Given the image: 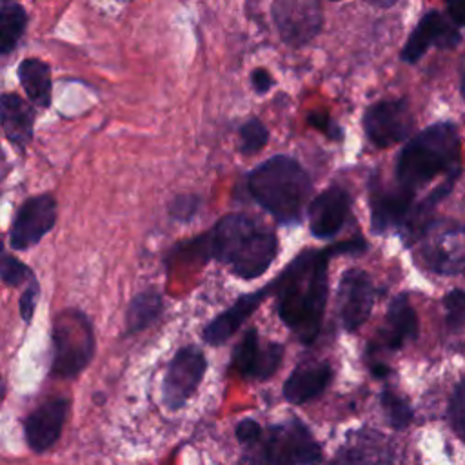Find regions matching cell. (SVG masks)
I'll return each instance as SVG.
<instances>
[{
    "instance_id": "1",
    "label": "cell",
    "mask_w": 465,
    "mask_h": 465,
    "mask_svg": "<svg viewBox=\"0 0 465 465\" xmlns=\"http://www.w3.org/2000/svg\"><path fill=\"white\" fill-rule=\"evenodd\" d=\"M356 245V242H349L322 252L303 254L280 276L283 287L280 291L278 314L302 341L311 343L322 325L327 300L329 256L340 251H354Z\"/></svg>"
},
{
    "instance_id": "2",
    "label": "cell",
    "mask_w": 465,
    "mask_h": 465,
    "mask_svg": "<svg viewBox=\"0 0 465 465\" xmlns=\"http://www.w3.org/2000/svg\"><path fill=\"white\" fill-rule=\"evenodd\" d=\"M203 242L209 254L245 280L263 274L278 251L276 236L243 214L222 218Z\"/></svg>"
},
{
    "instance_id": "3",
    "label": "cell",
    "mask_w": 465,
    "mask_h": 465,
    "mask_svg": "<svg viewBox=\"0 0 465 465\" xmlns=\"http://www.w3.org/2000/svg\"><path fill=\"white\" fill-rule=\"evenodd\" d=\"M458 162V131L452 124L440 122L418 133L403 147L396 163V178L401 187L414 193L438 174H456Z\"/></svg>"
},
{
    "instance_id": "4",
    "label": "cell",
    "mask_w": 465,
    "mask_h": 465,
    "mask_svg": "<svg viewBox=\"0 0 465 465\" xmlns=\"http://www.w3.org/2000/svg\"><path fill=\"white\" fill-rule=\"evenodd\" d=\"M254 200L280 222H298L311 194V180L303 167L289 156H274L249 176Z\"/></svg>"
},
{
    "instance_id": "5",
    "label": "cell",
    "mask_w": 465,
    "mask_h": 465,
    "mask_svg": "<svg viewBox=\"0 0 465 465\" xmlns=\"http://www.w3.org/2000/svg\"><path fill=\"white\" fill-rule=\"evenodd\" d=\"M53 378H76L94 356L93 323L80 309H64L53 320Z\"/></svg>"
},
{
    "instance_id": "6",
    "label": "cell",
    "mask_w": 465,
    "mask_h": 465,
    "mask_svg": "<svg viewBox=\"0 0 465 465\" xmlns=\"http://www.w3.org/2000/svg\"><path fill=\"white\" fill-rule=\"evenodd\" d=\"M56 200L51 194H36L22 202L9 229V245L25 251L36 245L56 223Z\"/></svg>"
},
{
    "instance_id": "7",
    "label": "cell",
    "mask_w": 465,
    "mask_h": 465,
    "mask_svg": "<svg viewBox=\"0 0 465 465\" xmlns=\"http://www.w3.org/2000/svg\"><path fill=\"white\" fill-rule=\"evenodd\" d=\"M272 20L289 45L311 42L323 24V7L320 0H274Z\"/></svg>"
},
{
    "instance_id": "8",
    "label": "cell",
    "mask_w": 465,
    "mask_h": 465,
    "mask_svg": "<svg viewBox=\"0 0 465 465\" xmlns=\"http://www.w3.org/2000/svg\"><path fill=\"white\" fill-rule=\"evenodd\" d=\"M205 356L196 347H182L165 371L162 383V398L165 407L176 411L185 405V401L198 389L205 372Z\"/></svg>"
},
{
    "instance_id": "9",
    "label": "cell",
    "mask_w": 465,
    "mask_h": 465,
    "mask_svg": "<svg viewBox=\"0 0 465 465\" xmlns=\"http://www.w3.org/2000/svg\"><path fill=\"white\" fill-rule=\"evenodd\" d=\"M365 133L378 147L403 140L414 127V116L403 100H381L371 105L363 118Z\"/></svg>"
},
{
    "instance_id": "10",
    "label": "cell",
    "mask_w": 465,
    "mask_h": 465,
    "mask_svg": "<svg viewBox=\"0 0 465 465\" xmlns=\"http://www.w3.org/2000/svg\"><path fill=\"white\" fill-rule=\"evenodd\" d=\"M320 458L318 443L300 421L271 429L263 445V460L271 463H312Z\"/></svg>"
},
{
    "instance_id": "11",
    "label": "cell",
    "mask_w": 465,
    "mask_h": 465,
    "mask_svg": "<svg viewBox=\"0 0 465 465\" xmlns=\"http://www.w3.org/2000/svg\"><path fill=\"white\" fill-rule=\"evenodd\" d=\"M71 409V400L53 396L33 409L24 420L25 443L33 452L49 450L60 438Z\"/></svg>"
},
{
    "instance_id": "12",
    "label": "cell",
    "mask_w": 465,
    "mask_h": 465,
    "mask_svg": "<svg viewBox=\"0 0 465 465\" xmlns=\"http://www.w3.org/2000/svg\"><path fill=\"white\" fill-rule=\"evenodd\" d=\"M374 289L371 278L360 271L351 269L343 274L340 283V314L347 331L360 329L372 311Z\"/></svg>"
},
{
    "instance_id": "13",
    "label": "cell",
    "mask_w": 465,
    "mask_h": 465,
    "mask_svg": "<svg viewBox=\"0 0 465 465\" xmlns=\"http://www.w3.org/2000/svg\"><path fill=\"white\" fill-rule=\"evenodd\" d=\"M460 42V35L450 22H447L438 11L425 13L418 25L412 29L407 44L403 45L401 58L409 64L418 62L430 45L454 47Z\"/></svg>"
},
{
    "instance_id": "14",
    "label": "cell",
    "mask_w": 465,
    "mask_h": 465,
    "mask_svg": "<svg viewBox=\"0 0 465 465\" xmlns=\"http://www.w3.org/2000/svg\"><path fill=\"white\" fill-rule=\"evenodd\" d=\"M283 356V347L280 343H271L267 347H260L258 332L254 329L247 331L243 340L238 343L232 367L242 376H252L258 380L271 378L278 369Z\"/></svg>"
},
{
    "instance_id": "15",
    "label": "cell",
    "mask_w": 465,
    "mask_h": 465,
    "mask_svg": "<svg viewBox=\"0 0 465 465\" xmlns=\"http://www.w3.org/2000/svg\"><path fill=\"white\" fill-rule=\"evenodd\" d=\"M351 200L349 194L340 189L332 187L323 191L316 196L311 203L309 216H311V232L316 238H329L334 236L349 216Z\"/></svg>"
},
{
    "instance_id": "16",
    "label": "cell",
    "mask_w": 465,
    "mask_h": 465,
    "mask_svg": "<svg viewBox=\"0 0 465 465\" xmlns=\"http://www.w3.org/2000/svg\"><path fill=\"white\" fill-rule=\"evenodd\" d=\"M0 125L13 147L25 151L33 140L35 109L16 93L0 94Z\"/></svg>"
},
{
    "instance_id": "17",
    "label": "cell",
    "mask_w": 465,
    "mask_h": 465,
    "mask_svg": "<svg viewBox=\"0 0 465 465\" xmlns=\"http://www.w3.org/2000/svg\"><path fill=\"white\" fill-rule=\"evenodd\" d=\"M425 262L430 269L440 272H454L465 263V232L454 229H441L430 236L423 247Z\"/></svg>"
},
{
    "instance_id": "18",
    "label": "cell",
    "mask_w": 465,
    "mask_h": 465,
    "mask_svg": "<svg viewBox=\"0 0 465 465\" xmlns=\"http://www.w3.org/2000/svg\"><path fill=\"white\" fill-rule=\"evenodd\" d=\"M272 289V285H267L260 291H254L251 294L240 296L232 307H229L225 312L216 316L205 329H203V340L207 343L218 345L223 343L227 338L234 334V331L251 316V312L260 305V302L267 296V292Z\"/></svg>"
},
{
    "instance_id": "19",
    "label": "cell",
    "mask_w": 465,
    "mask_h": 465,
    "mask_svg": "<svg viewBox=\"0 0 465 465\" xmlns=\"http://www.w3.org/2000/svg\"><path fill=\"white\" fill-rule=\"evenodd\" d=\"M418 334V316L409 303L405 294L396 296L387 311L385 327L381 331V343L387 349H401L407 341L414 340Z\"/></svg>"
},
{
    "instance_id": "20",
    "label": "cell",
    "mask_w": 465,
    "mask_h": 465,
    "mask_svg": "<svg viewBox=\"0 0 465 465\" xmlns=\"http://www.w3.org/2000/svg\"><path fill=\"white\" fill-rule=\"evenodd\" d=\"M412 194V191L401 187L400 183L396 189L391 191H374L371 198L372 227L376 231H385L398 225L411 207Z\"/></svg>"
},
{
    "instance_id": "21",
    "label": "cell",
    "mask_w": 465,
    "mask_h": 465,
    "mask_svg": "<svg viewBox=\"0 0 465 465\" xmlns=\"http://www.w3.org/2000/svg\"><path fill=\"white\" fill-rule=\"evenodd\" d=\"M331 367L327 363L305 365L296 369L283 385V396L291 403H305L323 392L331 381Z\"/></svg>"
},
{
    "instance_id": "22",
    "label": "cell",
    "mask_w": 465,
    "mask_h": 465,
    "mask_svg": "<svg viewBox=\"0 0 465 465\" xmlns=\"http://www.w3.org/2000/svg\"><path fill=\"white\" fill-rule=\"evenodd\" d=\"M18 80L31 104L44 109L51 105L53 82L51 69L45 62L38 58H24L18 65Z\"/></svg>"
},
{
    "instance_id": "23",
    "label": "cell",
    "mask_w": 465,
    "mask_h": 465,
    "mask_svg": "<svg viewBox=\"0 0 465 465\" xmlns=\"http://www.w3.org/2000/svg\"><path fill=\"white\" fill-rule=\"evenodd\" d=\"M163 302L156 291H142L134 294L125 311V334H136L153 325L162 314Z\"/></svg>"
},
{
    "instance_id": "24",
    "label": "cell",
    "mask_w": 465,
    "mask_h": 465,
    "mask_svg": "<svg viewBox=\"0 0 465 465\" xmlns=\"http://www.w3.org/2000/svg\"><path fill=\"white\" fill-rule=\"evenodd\" d=\"M27 25V15L18 4L0 5V54L11 53Z\"/></svg>"
},
{
    "instance_id": "25",
    "label": "cell",
    "mask_w": 465,
    "mask_h": 465,
    "mask_svg": "<svg viewBox=\"0 0 465 465\" xmlns=\"http://www.w3.org/2000/svg\"><path fill=\"white\" fill-rule=\"evenodd\" d=\"M31 278H33L31 267H27L13 252H9L4 242L0 240V280L5 285L18 287L24 282H29Z\"/></svg>"
},
{
    "instance_id": "26",
    "label": "cell",
    "mask_w": 465,
    "mask_h": 465,
    "mask_svg": "<svg viewBox=\"0 0 465 465\" xmlns=\"http://www.w3.org/2000/svg\"><path fill=\"white\" fill-rule=\"evenodd\" d=\"M267 138H269V133L265 125L256 118L245 122L240 127V149L243 154L258 153L267 143Z\"/></svg>"
},
{
    "instance_id": "27",
    "label": "cell",
    "mask_w": 465,
    "mask_h": 465,
    "mask_svg": "<svg viewBox=\"0 0 465 465\" xmlns=\"http://www.w3.org/2000/svg\"><path fill=\"white\" fill-rule=\"evenodd\" d=\"M381 401H383V409L394 427L409 425V421L412 420V411L400 396H396L392 391H383Z\"/></svg>"
},
{
    "instance_id": "28",
    "label": "cell",
    "mask_w": 465,
    "mask_h": 465,
    "mask_svg": "<svg viewBox=\"0 0 465 465\" xmlns=\"http://www.w3.org/2000/svg\"><path fill=\"white\" fill-rule=\"evenodd\" d=\"M445 320L450 327H461L465 323V289L450 291L445 300Z\"/></svg>"
},
{
    "instance_id": "29",
    "label": "cell",
    "mask_w": 465,
    "mask_h": 465,
    "mask_svg": "<svg viewBox=\"0 0 465 465\" xmlns=\"http://www.w3.org/2000/svg\"><path fill=\"white\" fill-rule=\"evenodd\" d=\"M449 416H450V423H452L454 430L465 440V378L458 383V387L452 394Z\"/></svg>"
},
{
    "instance_id": "30",
    "label": "cell",
    "mask_w": 465,
    "mask_h": 465,
    "mask_svg": "<svg viewBox=\"0 0 465 465\" xmlns=\"http://www.w3.org/2000/svg\"><path fill=\"white\" fill-rule=\"evenodd\" d=\"M38 296H40V285L36 282V278L33 276L29 282H27V287L24 289L20 300H18V311H20V316L25 323H31L33 316H35V309H36V303H38Z\"/></svg>"
},
{
    "instance_id": "31",
    "label": "cell",
    "mask_w": 465,
    "mask_h": 465,
    "mask_svg": "<svg viewBox=\"0 0 465 465\" xmlns=\"http://www.w3.org/2000/svg\"><path fill=\"white\" fill-rule=\"evenodd\" d=\"M198 207V200L194 196H178L173 200L169 213L174 220H189L193 216V213Z\"/></svg>"
},
{
    "instance_id": "32",
    "label": "cell",
    "mask_w": 465,
    "mask_h": 465,
    "mask_svg": "<svg viewBox=\"0 0 465 465\" xmlns=\"http://www.w3.org/2000/svg\"><path fill=\"white\" fill-rule=\"evenodd\" d=\"M236 436L242 443H254L262 436V427L254 420H242L236 427Z\"/></svg>"
},
{
    "instance_id": "33",
    "label": "cell",
    "mask_w": 465,
    "mask_h": 465,
    "mask_svg": "<svg viewBox=\"0 0 465 465\" xmlns=\"http://www.w3.org/2000/svg\"><path fill=\"white\" fill-rule=\"evenodd\" d=\"M452 24L465 25V0H445Z\"/></svg>"
},
{
    "instance_id": "34",
    "label": "cell",
    "mask_w": 465,
    "mask_h": 465,
    "mask_svg": "<svg viewBox=\"0 0 465 465\" xmlns=\"http://www.w3.org/2000/svg\"><path fill=\"white\" fill-rule=\"evenodd\" d=\"M251 80H252V87L258 91V93H265L271 89L272 85V76L265 71V69H254L252 74H251Z\"/></svg>"
},
{
    "instance_id": "35",
    "label": "cell",
    "mask_w": 465,
    "mask_h": 465,
    "mask_svg": "<svg viewBox=\"0 0 465 465\" xmlns=\"http://www.w3.org/2000/svg\"><path fill=\"white\" fill-rule=\"evenodd\" d=\"M311 124H314L318 129H322L323 133H327L329 136L332 138H340V131L331 124L329 116L327 114H318V113H312L311 114Z\"/></svg>"
},
{
    "instance_id": "36",
    "label": "cell",
    "mask_w": 465,
    "mask_h": 465,
    "mask_svg": "<svg viewBox=\"0 0 465 465\" xmlns=\"http://www.w3.org/2000/svg\"><path fill=\"white\" fill-rule=\"evenodd\" d=\"M367 4L374 5V7H380V9H387V7H392L398 0H365Z\"/></svg>"
},
{
    "instance_id": "37",
    "label": "cell",
    "mask_w": 465,
    "mask_h": 465,
    "mask_svg": "<svg viewBox=\"0 0 465 465\" xmlns=\"http://www.w3.org/2000/svg\"><path fill=\"white\" fill-rule=\"evenodd\" d=\"M4 396H5V381H4L2 372H0V405H2V401H4Z\"/></svg>"
},
{
    "instance_id": "38",
    "label": "cell",
    "mask_w": 465,
    "mask_h": 465,
    "mask_svg": "<svg viewBox=\"0 0 465 465\" xmlns=\"http://www.w3.org/2000/svg\"><path fill=\"white\" fill-rule=\"evenodd\" d=\"M120 2H129V0H120Z\"/></svg>"
},
{
    "instance_id": "39",
    "label": "cell",
    "mask_w": 465,
    "mask_h": 465,
    "mask_svg": "<svg viewBox=\"0 0 465 465\" xmlns=\"http://www.w3.org/2000/svg\"><path fill=\"white\" fill-rule=\"evenodd\" d=\"M332 2H338V0H332Z\"/></svg>"
}]
</instances>
